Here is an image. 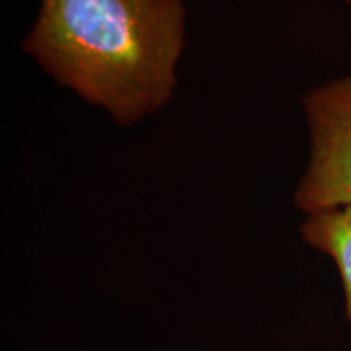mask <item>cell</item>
<instances>
[{"instance_id": "cell-2", "label": "cell", "mask_w": 351, "mask_h": 351, "mask_svg": "<svg viewBox=\"0 0 351 351\" xmlns=\"http://www.w3.org/2000/svg\"><path fill=\"white\" fill-rule=\"evenodd\" d=\"M309 155L295 207L304 215L351 207V75L311 88L302 98Z\"/></svg>"}, {"instance_id": "cell-3", "label": "cell", "mask_w": 351, "mask_h": 351, "mask_svg": "<svg viewBox=\"0 0 351 351\" xmlns=\"http://www.w3.org/2000/svg\"><path fill=\"white\" fill-rule=\"evenodd\" d=\"M301 236L307 245L330 257L339 269L345 315L351 327V207L306 215Z\"/></svg>"}, {"instance_id": "cell-4", "label": "cell", "mask_w": 351, "mask_h": 351, "mask_svg": "<svg viewBox=\"0 0 351 351\" xmlns=\"http://www.w3.org/2000/svg\"><path fill=\"white\" fill-rule=\"evenodd\" d=\"M345 2H346V3H351V0H345Z\"/></svg>"}, {"instance_id": "cell-1", "label": "cell", "mask_w": 351, "mask_h": 351, "mask_svg": "<svg viewBox=\"0 0 351 351\" xmlns=\"http://www.w3.org/2000/svg\"><path fill=\"white\" fill-rule=\"evenodd\" d=\"M186 34L182 0H39L21 49L57 85L130 127L173 99Z\"/></svg>"}]
</instances>
